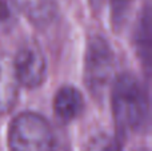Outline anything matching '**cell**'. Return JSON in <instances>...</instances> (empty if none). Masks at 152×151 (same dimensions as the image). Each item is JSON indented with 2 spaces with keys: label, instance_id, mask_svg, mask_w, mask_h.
<instances>
[{
  "label": "cell",
  "instance_id": "8992f818",
  "mask_svg": "<svg viewBox=\"0 0 152 151\" xmlns=\"http://www.w3.org/2000/svg\"><path fill=\"white\" fill-rule=\"evenodd\" d=\"M84 99L81 92L72 86H64L56 92L53 99V111L63 122H71L81 114Z\"/></svg>",
  "mask_w": 152,
  "mask_h": 151
},
{
  "label": "cell",
  "instance_id": "6da1fadb",
  "mask_svg": "<svg viewBox=\"0 0 152 151\" xmlns=\"http://www.w3.org/2000/svg\"><path fill=\"white\" fill-rule=\"evenodd\" d=\"M111 87L112 112L118 130L120 133L140 130L148 117L147 95L140 80L132 74H121Z\"/></svg>",
  "mask_w": 152,
  "mask_h": 151
},
{
  "label": "cell",
  "instance_id": "30bf717a",
  "mask_svg": "<svg viewBox=\"0 0 152 151\" xmlns=\"http://www.w3.org/2000/svg\"><path fill=\"white\" fill-rule=\"evenodd\" d=\"M104 151H120V146H119L118 142H111L104 149Z\"/></svg>",
  "mask_w": 152,
  "mask_h": 151
},
{
  "label": "cell",
  "instance_id": "9c48e42d",
  "mask_svg": "<svg viewBox=\"0 0 152 151\" xmlns=\"http://www.w3.org/2000/svg\"><path fill=\"white\" fill-rule=\"evenodd\" d=\"M10 13V8H8V0H0V23L4 20Z\"/></svg>",
  "mask_w": 152,
  "mask_h": 151
},
{
  "label": "cell",
  "instance_id": "7c38bea8",
  "mask_svg": "<svg viewBox=\"0 0 152 151\" xmlns=\"http://www.w3.org/2000/svg\"><path fill=\"white\" fill-rule=\"evenodd\" d=\"M92 3H94V4H100V3H102V0H91Z\"/></svg>",
  "mask_w": 152,
  "mask_h": 151
},
{
  "label": "cell",
  "instance_id": "277c9868",
  "mask_svg": "<svg viewBox=\"0 0 152 151\" xmlns=\"http://www.w3.org/2000/svg\"><path fill=\"white\" fill-rule=\"evenodd\" d=\"M13 60L19 84L27 88H37L47 76V59L36 42H27L20 45Z\"/></svg>",
  "mask_w": 152,
  "mask_h": 151
},
{
  "label": "cell",
  "instance_id": "ba28073f",
  "mask_svg": "<svg viewBox=\"0 0 152 151\" xmlns=\"http://www.w3.org/2000/svg\"><path fill=\"white\" fill-rule=\"evenodd\" d=\"M132 0H111L112 7V20L115 24H121L124 21L127 12H128L129 4Z\"/></svg>",
  "mask_w": 152,
  "mask_h": 151
},
{
  "label": "cell",
  "instance_id": "5b68a950",
  "mask_svg": "<svg viewBox=\"0 0 152 151\" xmlns=\"http://www.w3.org/2000/svg\"><path fill=\"white\" fill-rule=\"evenodd\" d=\"M19 96V80L13 60L7 54H0V117L13 108Z\"/></svg>",
  "mask_w": 152,
  "mask_h": 151
},
{
  "label": "cell",
  "instance_id": "3957f363",
  "mask_svg": "<svg viewBox=\"0 0 152 151\" xmlns=\"http://www.w3.org/2000/svg\"><path fill=\"white\" fill-rule=\"evenodd\" d=\"M8 151H51L55 139L50 123L36 112L16 115L8 128Z\"/></svg>",
  "mask_w": 152,
  "mask_h": 151
},
{
  "label": "cell",
  "instance_id": "8fae6325",
  "mask_svg": "<svg viewBox=\"0 0 152 151\" xmlns=\"http://www.w3.org/2000/svg\"><path fill=\"white\" fill-rule=\"evenodd\" d=\"M51 151H68V149H67L64 144H60V143H53L52 149H51Z\"/></svg>",
  "mask_w": 152,
  "mask_h": 151
},
{
  "label": "cell",
  "instance_id": "7a4b0ae2",
  "mask_svg": "<svg viewBox=\"0 0 152 151\" xmlns=\"http://www.w3.org/2000/svg\"><path fill=\"white\" fill-rule=\"evenodd\" d=\"M115 71L113 51L100 35L89 37L84 55V83L92 98L103 100L107 95Z\"/></svg>",
  "mask_w": 152,
  "mask_h": 151
},
{
  "label": "cell",
  "instance_id": "4fadbf2b",
  "mask_svg": "<svg viewBox=\"0 0 152 151\" xmlns=\"http://www.w3.org/2000/svg\"><path fill=\"white\" fill-rule=\"evenodd\" d=\"M137 151H145V150H137Z\"/></svg>",
  "mask_w": 152,
  "mask_h": 151
},
{
  "label": "cell",
  "instance_id": "52a82bcc",
  "mask_svg": "<svg viewBox=\"0 0 152 151\" xmlns=\"http://www.w3.org/2000/svg\"><path fill=\"white\" fill-rule=\"evenodd\" d=\"M151 15L150 10L145 8L143 15L140 16L139 21H137L136 32H135V45H136V51L140 56L142 64L148 68L151 63Z\"/></svg>",
  "mask_w": 152,
  "mask_h": 151
}]
</instances>
